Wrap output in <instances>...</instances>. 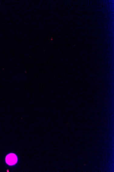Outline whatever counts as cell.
Instances as JSON below:
<instances>
[{
  "label": "cell",
  "mask_w": 114,
  "mask_h": 172,
  "mask_svg": "<svg viewBox=\"0 0 114 172\" xmlns=\"http://www.w3.org/2000/svg\"><path fill=\"white\" fill-rule=\"evenodd\" d=\"M17 158L16 155L13 153L8 155L6 158V161L7 164L12 166L15 164L17 162Z\"/></svg>",
  "instance_id": "6da1fadb"
}]
</instances>
